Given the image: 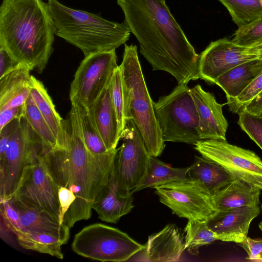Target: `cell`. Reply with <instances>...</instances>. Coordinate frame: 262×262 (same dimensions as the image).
Listing matches in <instances>:
<instances>
[{"mask_svg": "<svg viewBox=\"0 0 262 262\" xmlns=\"http://www.w3.org/2000/svg\"><path fill=\"white\" fill-rule=\"evenodd\" d=\"M124 23L153 71L166 72L178 84L200 78L197 54L165 0H117Z\"/></svg>", "mask_w": 262, "mask_h": 262, "instance_id": "obj_1", "label": "cell"}, {"mask_svg": "<svg viewBox=\"0 0 262 262\" xmlns=\"http://www.w3.org/2000/svg\"><path fill=\"white\" fill-rule=\"evenodd\" d=\"M64 128L65 148L47 150L41 157L57 187L68 188L76 196L63 221L71 228L91 217L94 200L113 172L119 148L97 157L91 155L82 139L75 105H71Z\"/></svg>", "mask_w": 262, "mask_h": 262, "instance_id": "obj_2", "label": "cell"}, {"mask_svg": "<svg viewBox=\"0 0 262 262\" xmlns=\"http://www.w3.org/2000/svg\"><path fill=\"white\" fill-rule=\"evenodd\" d=\"M55 29L43 0H3L0 48L30 71L41 73L53 52Z\"/></svg>", "mask_w": 262, "mask_h": 262, "instance_id": "obj_3", "label": "cell"}, {"mask_svg": "<svg viewBox=\"0 0 262 262\" xmlns=\"http://www.w3.org/2000/svg\"><path fill=\"white\" fill-rule=\"evenodd\" d=\"M55 35L79 48L84 56L110 51L128 40L130 31L124 22L110 21L100 14L69 7L58 0H48Z\"/></svg>", "mask_w": 262, "mask_h": 262, "instance_id": "obj_4", "label": "cell"}, {"mask_svg": "<svg viewBox=\"0 0 262 262\" xmlns=\"http://www.w3.org/2000/svg\"><path fill=\"white\" fill-rule=\"evenodd\" d=\"M119 67L127 120L134 121L150 156H159L164 149L165 142L143 75L137 46L124 44L123 60Z\"/></svg>", "mask_w": 262, "mask_h": 262, "instance_id": "obj_5", "label": "cell"}, {"mask_svg": "<svg viewBox=\"0 0 262 262\" xmlns=\"http://www.w3.org/2000/svg\"><path fill=\"white\" fill-rule=\"evenodd\" d=\"M190 89L178 84L170 94L154 102L163 141L195 145L201 140L199 119Z\"/></svg>", "mask_w": 262, "mask_h": 262, "instance_id": "obj_6", "label": "cell"}, {"mask_svg": "<svg viewBox=\"0 0 262 262\" xmlns=\"http://www.w3.org/2000/svg\"><path fill=\"white\" fill-rule=\"evenodd\" d=\"M142 245L121 230L103 224L85 227L74 236L72 250L101 261H125L142 250Z\"/></svg>", "mask_w": 262, "mask_h": 262, "instance_id": "obj_7", "label": "cell"}, {"mask_svg": "<svg viewBox=\"0 0 262 262\" xmlns=\"http://www.w3.org/2000/svg\"><path fill=\"white\" fill-rule=\"evenodd\" d=\"M45 146L23 116L19 126L10 138L0 158L1 201L13 194L25 167L42 154Z\"/></svg>", "mask_w": 262, "mask_h": 262, "instance_id": "obj_8", "label": "cell"}, {"mask_svg": "<svg viewBox=\"0 0 262 262\" xmlns=\"http://www.w3.org/2000/svg\"><path fill=\"white\" fill-rule=\"evenodd\" d=\"M119 66L115 50L97 52L85 56L71 82V105L88 109L107 88Z\"/></svg>", "mask_w": 262, "mask_h": 262, "instance_id": "obj_9", "label": "cell"}, {"mask_svg": "<svg viewBox=\"0 0 262 262\" xmlns=\"http://www.w3.org/2000/svg\"><path fill=\"white\" fill-rule=\"evenodd\" d=\"M10 199L21 207L47 212L59 220L58 188L41 155L25 167Z\"/></svg>", "mask_w": 262, "mask_h": 262, "instance_id": "obj_10", "label": "cell"}, {"mask_svg": "<svg viewBox=\"0 0 262 262\" xmlns=\"http://www.w3.org/2000/svg\"><path fill=\"white\" fill-rule=\"evenodd\" d=\"M160 201L180 217L205 222L217 210L200 181L187 178L154 187Z\"/></svg>", "mask_w": 262, "mask_h": 262, "instance_id": "obj_11", "label": "cell"}, {"mask_svg": "<svg viewBox=\"0 0 262 262\" xmlns=\"http://www.w3.org/2000/svg\"><path fill=\"white\" fill-rule=\"evenodd\" d=\"M195 149L223 167L236 179L262 190V160L253 151L222 140H201Z\"/></svg>", "mask_w": 262, "mask_h": 262, "instance_id": "obj_12", "label": "cell"}, {"mask_svg": "<svg viewBox=\"0 0 262 262\" xmlns=\"http://www.w3.org/2000/svg\"><path fill=\"white\" fill-rule=\"evenodd\" d=\"M116 155L113 175L121 190H133L144 177L150 157L142 135L132 119L127 120Z\"/></svg>", "mask_w": 262, "mask_h": 262, "instance_id": "obj_13", "label": "cell"}, {"mask_svg": "<svg viewBox=\"0 0 262 262\" xmlns=\"http://www.w3.org/2000/svg\"><path fill=\"white\" fill-rule=\"evenodd\" d=\"M254 58L249 47L242 46L227 38L211 42L200 54L198 73L200 78L215 84L216 79L235 66Z\"/></svg>", "mask_w": 262, "mask_h": 262, "instance_id": "obj_14", "label": "cell"}, {"mask_svg": "<svg viewBox=\"0 0 262 262\" xmlns=\"http://www.w3.org/2000/svg\"><path fill=\"white\" fill-rule=\"evenodd\" d=\"M260 211L259 206L217 211L206 223L217 240L238 244L248 237L250 224Z\"/></svg>", "mask_w": 262, "mask_h": 262, "instance_id": "obj_15", "label": "cell"}, {"mask_svg": "<svg viewBox=\"0 0 262 262\" xmlns=\"http://www.w3.org/2000/svg\"><path fill=\"white\" fill-rule=\"evenodd\" d=\"M190 91L199 116L200 139L226 140L228 123L223 113V104L218 103L214 96L204 90L200 84Z\"/></svg>", "mask_w": 262, "mask_h": 262, "instance_id": "obj_16", "label": "cell"}, {"mask_svg": "<svg viewBox=\"0 0 262 262\" xmlns=\"http://www.w3.org/2000/svg\"><path fill=\"white\" fill-rule=\"evenodd\" d=\"M185 250V240L174 224L149 236L140 255V260L150 262L177 261Z\"/></svg>", "mask_w": 262, "mask_h": 262, "instance_id": "obj_17", "label": "cell"}, {"mask_svg": "<svg viewBox=\"0 0 262 262\" xmlns=\"http://www.w3.org/2000/svg\"><path fill=\"white\" fill-rule=\"evenodd\" d=\"M132 194L131 191L125 192L119 188L113 170L108 181L96 197L92 209L96 211L101 220L117 223L134 207Z\"/></svg>", "mask_w": 262, "mask_h": 262, "instance_id": "obj_18", "label": "cell"}, {"mask_svg": "<svg viewBox=\"0 0 262 262\" xmlns=\"http://www.w3.org/2000/svg\"><path fill=\"white\" fill-rule=\"evenodd\" d=\"M86 110L107 150L116 149L121 138L118 119L112 101L109 86Z\"/></svg>", "mask_w": 262, "mask_h": 262, "instance_id": "obj_19", "label": "cell"}, {"mask_svg": "<svg viewBox=\"0 0 262 262\" xmlns=\"http://www.w3.org/2000/svg\"><path fill=\"white\" fill-rule=\"evenodd\" d=\"M30 71L21 66L0 78V110L25 104L30 94Z\"/></svg>", "mask_w": 262, "mask_h": 262, "instance_id": "obj_20", "label": "cell"}, {"mask_svg": "<svg viewBox=\"0 0 262 262\" xmlns=\"http://www.w3.org/2000/svg\"><path fill=\"white\" fill-rule=\"evenodd\" d=\"M260 189L244 181L235 179L212 195L217 211L248 206H258Z\"/></svg>", "mask_w": 262, "mask_h": 262, "instance_id": "obj_21", "label": "cell"}, {"mask_svg": "<svg viewBox=\"0 0 262 262\" xmlns=\"http://www.w3.org/2000/svg\"><path fill=\"white\" fill-rule=\"evenodd\" d=\"M262 73V59L254 58L241 63L220 76L215 84L225 92L227 101L237 97Z\"/></svg>", "mask_w": 262, "mask_h": 262, "instance_id": "obj_22", "label": "cell"}, {"mask_svg": "<svg viewBox=\"0 0 262 262\" xmlns=\"http://www.w3.org/2000/svg\"><path fill=\"white\" fill-rule=\"evenodd\" d=\"M11 202L19 212L21 231L52 235L67 243L70 237L68 226L60 224L58 219L47 212L26 209Z\"/></svg>", "mask_w": 262, "mask_h": 262, "instance_id": "obj_23", "label": "cell"}, {"mask_svg": "<svg viewBox=\"0 0 262 262\" xmlns=\"http://www.w3.org/2000/svg\"><path fill=\"white\" fill-rule=\"evenodd\" d=\"M187 178L200 181L211 195L236 179L221 165L198 156L188 167Z\"/></svg>", "mask_w": 262, "mask_h": 262, "instance_id": "obj_24", "label": "cell"}, {"mask_svg": "<svg viewBox=\"0 0 262 262\" xmlns=\"http://www.w3.org/2000/svg\"><path fill=\"white\" fill-rule=\"evenodd\" d=\"M30 94L56 139L59 147L64 148V120L56 111L53 101L43 83L32 75L30 82Z\"/></svg>", "mask_w": 262, "mask_h": 262, "instance_id": "obj_25", "label": "cell"}, {"mask_svg": "<svg viewBox=\"0 0 262 262\" xmlns=\"http://www.w3.org/2000/svg\"><path fill=\"white\" fill-rule=\"evenodd\" d=\"M188 167L173 168L154 157L150 156L145 173L131 192L187 178Z\"/></svg>", "mask_w": 262, "mask_h": 262, "instance_id": "obj_26", "label": "cell"}, {"mask_svg": "<svg viewBox=\"0 0 262 262\" xmlns=\"http://www.w3.org/2000/svg\"><path fill=\"white\" fill-rule=\"evenodd\" d=\"M19 245L23 248L50 255L57 258H63L61 246L66 243L52 235L20 231L16 234Z\"/></svg>", "mask_w": 262, "mask_h": 262, "instance_id": "obj_27", "label": "cell"}, {"mask_svg": "<svg viewBox=\"0 0 262 262\" xmlns=\"http://www.w3.org/2000/svg\"><path fill=\"white\" fill-rule=\"evenodd\" d=\"M228 10L232 20L241 28L262 16V0H218Z\"/></svg>", "mask_w": 262, "mask_h": 262, "instance_id": "obj_28", "label": "cell"}, {"mask_svg": "<svg viewBox=\"0 0 262 262\" xmlns=\"http://www.w3.org/2000/svg\"><path fill=\"white\" fill-rule=\"evenodd\" d=\"M24 117L41 140L45 148H59L56 139L37 107L31 94L24 105Z\"/></svg>", "mask_w": 262, "mask_h": 262, "instance_id": "obj_29", "label": "cell"}, {"mask_svg": "<svg viewBox=\"0 0 262 262\" xmlns=\"http://www.w3.org/2000/svg\"><path fill=\"white\" fill-rule=\"evenodd\" d=\"M75 106L77 110L81 135L88 151L96 157L108 151L88 110L77 105Z\"/></svg>", "mask_w": 262, "mask_h": 262, "instance_id": "obj_30", "label": "cell"}, {"mask_svg": "<svg viewBox=\"0 0 262 262\" xmlns=\"http://www.w3.org/2000/svg\"><path fill=\"white\" fill-rule=\"evenodd\" d=\"M184 231L185 250L193 255L198 253L200 247L217 240L216 234L208 227L206 221L188 220Z\"/></svg>", "mask_w": 262, "mask_h": 262, "instance_id": "obj_31", "label": "cell"}, {"mask_svg": "<svg viewBox=\"0 0 262 262\" xmlns=\"http://www.w3.org/2000/svg\"><path fill=\"white\" fill-rule=\"evenodd\" d=\"M112 101L119 124L120 138L127 121L125 95L119 66L115 70L109 85Z\"/></svg>", "mask_w": 262, "mask_h": 262, "instance_id": "obj_32", "label": "cell"}, {"mask_svg": "<svg viewBox=\"0 0 262 262\" xmlns=\"http://www.w3.org/2000/svg\"><path fill=\"white\" fill-rule=\"evenodd\" d=\"M232 40L247 47L262 42V16L253 22L238 28L233 34Z\"/></svg>", "mask_w": 262, "mask_h": 262, "instance_id": "obj_33", "label": "cell"}, {"mask_svg": "<svg viewBox=\"0 0 262 262\" xmlns=\"http://www.w3.org/2000/svg\"><path fill=\"white\" fill-rule=\"evenodd\" d=\"M238 114V125L262 149V115L252 114L244 110Z\"/></svg>", "mask_w": 262, "mask_h": 262, "instance_id": "obj_34", "label": "cell"}, {"mask_svg": "<svg viewBox=\"0 0 262 262\" xmlns=\"http://www.w3.org/2000/svg\"><path fill=\"white\" fill-rule=\"evenodd\" d=\"M262 92V73L253 80L235 98L227 102L229 110L238 114Z\"/></svg>", "mask_w": 262, "mask_h": 262, "instance_id": "obj_35", "label": "cell"}, {"mask_svg": "<svg viewBox=\"0 0 262 262\" xmlns=\"http://www.w3.org/2000/svg\"><path fill=\"white\" fill-rule=\"evenodd\" d=\"M247 252L246 259L255 261H262V238H251L247 237L238 244Z\"/></svg>", "mask_w": 262, "mask_h": 262, "instance_id": "obj_36", "label": "cell"}, {"mask_svg": "<svg viewBox=\"0 0 262 262\" xmlns=\"http://www.w3.org/2000/svg\"><path fill=\"white\" fill-rule=\"evenodd\" d=\"M58 195L60 204V214L59 221L63 224V221L66 213L75 201V194L68 188L62 186H58Z\"/></svg>", "mask_w": 262, "mask_h": 262, "instance_id": "obj_37", "label": "cell"}, {"mask_svg": "<svg viewBox=\"0 0 262 262\" xmlns=\"http://www.w3.org/2000/svg\"><path fill=\"white\" fill-rule=\"evenodd\" d=\"M21 118L14 119L0 130V158L4 155L10 138L19 126Z\"/></svg>", "mask_w": 262, "mask_h": 262, "instance_id": "obj_38", "label": "cell"}, {"mask_svg": "<svg viewBox=\"0 0 262 262\" xmlns=\"http://www.w3.org/2000/svg\"><path fill=\"white\" fill-rule=\"evenodd\" d=\"M21 66H25L15 60L6 50L0 48V78Z\"/></svg>", "mask_w": 262, "mask_h": 262, "instance_id": "obj_39", "label": "cell"}, {"mask_svg": "<svg viewBox=\"0 0 262 262\" xmlns=\"http://www.w3.org/2000/svg\"><path fill=\"white\" fill-rule=\"evenodd\" d=\"M24 105L0 110V130L14 119L24 116Z\"/></svg>", "mask_w": 262, "mask_h": 262, "instance_id": "obj_40", "label": "cell"}, {"mask_svg": "<svg viewBox=\"0 0 262 262\" xmlns=\"http://www.w3.org/2000/svg\"><path fill=\"white\" fill-rule=\"evenodd\" d=\"M243 110L254 115H262V92L249 102Z\"/></svg>", "mask_w": 262, "mask_h": 262, "instance_id": "obj_41", "label": "cell"}, {"mask_svg": "<svg viewBox=\"0 0 262 262\" xmlns=\"http://www.w3.org/2000/svg\"><path fill=\"white\" fill-rule=\"evenodd\" d=\"M250 52L256 56L257 58L262 59V42L249 47Z\"/></svg>", "mask_w": 262, "mask_h": 262, "instance_id": "obj_42", "label": "cell"}, {"mask_svg": "<svg viewBox=\"0 0 262 262\" xmlns=\"http://www.w3.org/2000/svg\"><path fill=\"white\" fill-rule=\"evenodd\" d=\"M261 210L262 211V204L261 205ZM259 228L260 229V230L262 231V221L259 224Z\"/></svg>", "mask_w": 262, "mask_h": 262, "instance_id": "obj_43", "label": "cell"}]
</instances>
